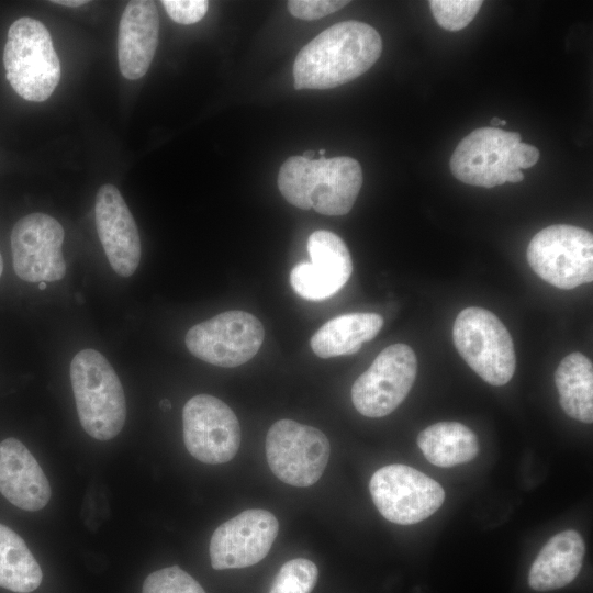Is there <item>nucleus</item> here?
<instances>
[{
    "label": "nucleus",
    "mask_w": 593,
    "mask_h": 593,
    "mask_svg": "<svg viewBox=\"0 0 593 593\" xmlns=\"http://www.w3.org/2000/svg\"><path fill=\"white\" fill-rule=\"evenodd\" d=\"M382 40L371 25L344 21L310 41L293 65L294 88L331 89L365 74L379 59Z\"/></svg>",
    "instance_id": "obj_1"
},
{
    "label": "nucleus",
    "mask_w": 593,
    "mask_h": 593,
    "mask_svg": "<svg viewBox=\"0 0 593 593\" xmlns=\"http://www.w3.org/2000/svg\"><path fill=\"white\" fill-rule=\"evenodd\" d=\"M362 171L348 156L307 160L291 156L280 167L278 187L282 197L302 210L324 215L347 214L360 191Z\"/></svg>",
    "instance_id": "obj_2"
},
{
    "label": "nucleus",
    "mask_w": 593,
    "mask_h": 593,
    "mask_svg": "<svg viewBox=\"0 0 593 593\" xmlns=\"http://www.w3.org/2000/svg\"><path fill=\"white\" fill-rule=\"evenodd\" d=\"M539 150L521 142L516 132L479 127L463 137L454 150L449 167L452 175L470 186L493 188L521 182V169L533 167Z\"/></svg>",
    "instance_id": "obj_3"
},
{
    "label": "nucleus",
    "mask_w": 593,
    "mask_h": 593,
    "mask_svg": "<svg viewBox=\"0 0 593 593\" xmlns=\"http://www.w3.org/2000/svg\"><path fill=\"white\" fill-rule=\"evenodd\" d=\"M70 381L79 422L94 439L119 435L126 419V401L121 381L96 349L78 351L70 362Z\"/></svg>",
    "instance_id": "obj_4"
},
{
    "label": "nucleus",
    "mask_w": 593,
    "mask_h": 593,
    "mask_svg": "<svg viewBox=\"0 0 593 593\" xmlns=\"http://www.w3.org/2000/svg\"><path fill=\"white\" fill-rule=\"evenodd\" d=\"M3 65L13 90L27 101H45L60 79V63L48 30L29 16L9 27Z\"/></svg>",
    "instance_id": "obj_5"
},
{
    "label": "nucleus",
    "mask_w": 593,
    "mask_h": 593,
    "mask_svg": "<svg viewBox=\"0 0 593 593\" xmlns=\"http://www.w3.org/2000/svg\"><path fill=\"white\" fill-rule=\"evenodd\" d=\"M452 339L462 359L485 382L499 387L512 379L516 369L514 344L495 314L466 307L456 317Z\"/></svg>",
    "instance_id": "obj_6"
},
{
    "label": "nucleus",
    "mask_w": 593,
    "mask_h": 593,
    "mask_svg": "<svg viewBox=\"0 0 593 593\" xmlns=\"http://www.w3.org/2000/svg\"><path fill=\"white\" fill-rule=\"evenodd\" d=\"M530 268L559 289L593 280V235L574 225H550L534 235L526 251Z\"/></svg>",
    "instance_id": "obj_7"
},
{
    "label": "nucleus",
    "mask_w": 593,
    "mask_h": 593,
    "mask_svg": "<svg viewBox=\"0 0 593 593\" xmlns=\"http://www.w3.org/2000/svg\"><path fill=\"white\" fill-rule=\"evenodd\" d=\"M331 446L320 429L292 419L271 425L266 437V457L270 470L282 482L306 488L322 477Z\"/></svg>",
    "instance_id": "obj_8"
},
{
    "label": "nucleus",
    "mask_w": 593,
    "mask_h": 593,
    "mask_svg": "<svg viewBox=\"0 0 593 593\" xmlns=\"http://www.w3.org/2000/svg\"><path fill=\"white\" fill-rule=\"evenodd\" d=\"M369 490L380 514L399 525L426 519L445 501V491L437 481L399 463L377 470L370 479Z\"/></svg>",
    "instance_id": "obj_9"
},
{
    "label": "nucleus",
    "mask_w": 593,
    "mask_h": 593,
    "mask_svg": "<svg viewBox=\"0 0 593 593\" xmlns=\"http://www.w3.org/2000/svg\"><path fill=\"white\" fill-rule=\"evenodd\" d=\"M264 337V326L256 316L245 311H227L192 326L184 343L197 358L233 368L250 360Z\"/></svg>",
    "instance_id": "obj_10"
},
{
    "label": "nucleus",
    "mask_w": 593,
    "mask_h": 593,
    "mask_svg": "<svg viewBox=\"0 0 593 593\" xmlns=\"http://www.w3.org/2000/svg\"><path fill=\"white\" fill-rule=\"evenodd\" d=\"M417 372L414 350L405 344L384 348L351 388L356 410L367 417L393 412L406 398Z\"/></svg>",
    "instance_id": "obj_11"
},
{
    "label": "nucleus",
    "mask_w": 593,
    "mask_h": 593,
    "mask_svg": "<svg viewBox=\"0 0 593 593\" xmlns=\"http://www.w3.org/2000/svg\"><path fill=\"white\" fill-rule=\"evenodd\" d=\"M182 428L187 450L204 463L232 460L240 445V426L235 413L213 395L198 394L187 401Z\"/></svg>",
    "instance_id": "obj_12"
},
{
    "label": "nucleus",
    "mask_w": 593,
    "mask_h": 593,
    "mask_svg": "<svg viewBox=\"0 0 593 593\" xmlns=\"http://www.w3.org/2000/svg\"><path fill=\"white\" fill-rule=\"evenodd\" d=\"M60 223L44 213L20 219L11 232L13 269L27 282L58 281L66 275Z\"/></svg>",
    "instance_id": "obj_13"
},
{
    "label": "nucleus",
    "mask_w": 593,
    "mask_h": 593,
    "mask_svg": "<svg viewBox=\"0 0 593 593\" xmlns=\"http://www.w3.org/2000/svg\"><path fill=\"white\" fill-rule=\"evenodd\" d=\"M278 530L279 523L271 512L243 511L214 530L209 547L212 568L239 569L258 563L270 551Z\"/></svg>",
    "instance_id": "obj_14"
},
{
    "label": "nucleus",
    "mask_w": 593,
    "mask_h": 593,
    "mask_svg": "<svg viewBox=\"0 0 593 593\" xmlns=\"http://www.w3.org/2000/svg\"><path fill=\"white\" fill-rule=\"evenodd\" d=\"M311 262L302 261L290 272L294 291L306 300H323L348 281L353 262L344 240L329 231H315L307 239Z\"/></svg>",
    "instance_id": "obj_15"
},
{
    "label": "nucleus",
    "mask_w": 593,
    "mask_h": 593,
    "mask_svg": "<svg viewBox=\"0 0 593 593\" xmlns=\"http://www.w3.org/2000/svg\"><path fill=\"white\" fill-rule=\"evenodd\" d=\"M94 219L112 269L121 277L132 276L141 260V239L135 220L115 186L105 183L98 190Z\"/></svg>",
    "instance_id": "obj_16"
},
{
    "label": "nucleus",
    "mask_w": 593,
    "mask_h": 593,
    "mask_svg": "<svg viewBox=\"0 0 593 593\" xmlns=\"http://www.w3.org/2000/svg\"><path fill=\"white\" fill-rule=\"evenodd\" d=\"M159 35V15L156 3L149 0L130 1L120 20L118 32V60L123 77L142 78L148 70Z\"/></svg>",
    "instance_id": "obj_17"
},
{
    "label": "nucleus",
    "mask_w": 593,
    "mask_h": 593,
    "mask_svg": "<svg viewBox=\"0 0 593 593\" xmlns=\"http://www.w3.org/2000/svg\"><path fill=\"white\" fill-rule=\"evenodd\" d=\"M0 492L24 511H38L51 499L48 480L34 456L15 438L0 443Z\"/></svg>",
    "instance_id": "obj_18"
},
{
    "label": "nucleus",
    "mask_w": 593,
    "mask_h": 593,
    "mask_svg": "<svg viewBox=\"0 0 593 593\" xmlns=\"http://www.w3.org/2000/svg\"><path fill=\"white\" fill-rule=\"evenodd\" d=\"M585 545L581 535L568 529L552 536L534 560L528 584L535 591H551L571 583L579 574Z\"/></svg>",
    "instance_id": "obj_19"
},
{
    "label": "nucleus",
    "mask_w": 593,
    "mask_h": 593,
    "mask_svg": "<svg viewBox=\"0 0 593 593\" xmlns=\"http://www.w3.org/2000/svg\"><path fill=\"white\" fill-rule=\"evenodd\" d=\"M383 318L376 313H350L326 322L311 338V348L321 358L357 353L362 343L376 337Z\"/></svg>",
    "instance_id": "obj_20"
},
{
    "label": "nucleus",
    "mask_w": 593,
    "mask_h": 593,
    "mask_svg": "<svg viewBox=\"0 0 593 593\" xmlns=\"http://www.w3.org/2000/svg\"><path fill=\"white\" fill-rule=\"evenodd\" d=\"M417 445L435 466L449 468L472 460L479 451L477 435L458 422H439L423 429Z\"/></svg>",
    "instance_id": "obj_21"
},
{
    "label": "nucleus",
    "mask_w": 593,
    "mask_h": 593,
    "mask_svg": "<svg viewBox=\"0 0 593 593\" xmlns=\"http://www.w3.org/2000/svg\"><path fill=\"white\" fill-rule=\"evenodd\" d=\"M562 410L570 417L591 424L593 422V366L581 353L566 356L555 372Z\"/></svg>",
    "instance_id": "obj_22"
},
{
    "label": "nucleus",
    "mask_w": 593,
    "mask_h": 593,
    "mask_svg": "<svg viewBox=\"0 0 593 593\" xmlns=\"http://www.w3.org/2000/svg\"><path fill=\"white\" fill-rule=\"evenodd\" d=\"M43 573L25 541L0 524V586L16 593H30L42 583Z\"/></svg>",
    "instance_id": "obj_23"
},
{
    "label": "nucleus",
    "mask_w": 593,
    "mask_h": 593,
    "mask_svg": "<svg viewBox=\"0 0 593 593\" xmlns=\"http://www.w3.org/2000/svg\"><path fill=\"white\" fill-rule=\"evenodd\" d=\"M316 564L305 558L287 561L276 574L269 593H311L316 585Z\"/></svg>",
    "instance_id": "obj_24"
},
{
    "label": "nucleus",
    "mask_w": 593,
    "mask_h": 593,
    "mask_svg": "<svg viewBox=\"0 0 593 593\" xmlns=\"http://www.w3.org/2000/svg\"><path fill=\"white\" fill-rule=\"evenodd\" d=\"M482 3L481 0H432L429 7L439 26L459 31L474 19Z\"/></svg>",
    "instance_id": "obj_25"
},
{
    "label": "nucleus",
    "mask_w": 593,
    "mask_h": 593,
    "mask_svg": "<svg viewBox=\"0 0 593 593\" xmlns=\"http://www.w3.org/2000/svg\"><path fill=\"white\" fill-rule=\"evenodd\" d=\"M142 593H205L189 573L178 566L150 573L143 583Z\"/></svg>",
    "instance_id": "obj_26"
},
{
    "label": "nucleus",
    "mask_w": 593,
    "mask_h": 593,
    "mask_svg": "<svg viewBox=\"0 0 593 593\" xmlns=\"http://www.w3.org/2000/svg\"><path fill=\"white\" fill-rule=\"evenodd\" d=\"M348 3L349 1L342 0H290L288 10L294 18L313 21L334 13Z\"/></svg>",
    "instance_id": "obj_27"
},
{
    "label": "nucleus",
    "mask_w": 593,
    "mask_h": 593,
    "mask_svg": "<svg viewBox=\"0 0 593 593\" xmlns=\"http://www.w3.org/2000/svg\"><path fill=\"white\" fill-rule=\"evenodd\" d=\"M167 14L179 24H193L199 22L206 13V0H163Z\"/></svg>",
    "instance_id": "obj_28"
},
{
    "label": "nucleus",
    "mask_w": 593,
    "mask_h": 593,
    "mask_svg": "<svg viewBox=\"0 0 593 593\" xmlns=\"http://www.w3.org/2000/svg\"><path fill=\"white\" fill-rule=\"evenodd\" d=\"M52 2L56 4L65 5V7H70V8L81 7L88 3V1L86 0H55Z\"/></svg>",
    "instance_id": "obj_29"
},
{
    "label": "nucleus",
    "mask_w": 593,
    "mask_h": 593,
    "mask_svg": "<svg viewBox=\"0 0 593 593\" xmlns=\"http://www.w3.org/2000/svg\"><path fill=\"white\" fill-rule=\"evenodd\" d=\"M491 126L494 127V128H499V126H503L506 124V121L505 120H502V119H499V118H492L491 121Z\"/></svg>",
    "instance_id": "obj_30"
},
{
    "label": "nucleus",
    "mask_w": 593,
    "mask_h": 593,
    "mask_svg": "<svg viewBox=\"0 0 593 593\" xmlns=\"http://www.w3.org/2000/svg\"><path fill=\"white\" fill-rule=\"evenodd\" d=\"M316 154L314 150H307V152H304L303 153V157L307 160H313V159H316Z\"/></svg>",
    "instance_id": "obj_31"
},
{
    "label": "nucleus",
    "mask_w": 593,
    "mask_h": 593,
    "mask_svg": "<svg viewBox=\"0 0 593 593\" xmlns=\"http://www.w3.org/2000/svg\"><path fill=\"white\" fill-rule=\"evenodd\" d=\"M160 406H161L163 409H170V407H171V404H170V402H169L167 399H165V400H163V401L160 402Z\"/></svg>",
    "instance_id": "obj_32"
},
{
    "label": "nucleus",
    "mask_w": 593,
    "mask_h": 593,
    "mask_svg": "<svg viewBox=\"0 0 593 593\" xmlns=\"http://www.w3.org/2000/svg\"><path fill=\"white\" fill-rule=\"evenodd\" d=\"M2 271H3V261H2V256L0 254V277L2 275Z\"/></svg>",
    "instance_id": "obj_33"
},
{
    "label": "nucleus",
    "mask_w": 593,
    "mask_h": 593,
    "mask_svg": "<svg viewBox=\"0 0 593 593\" xmlns=\"http://www.w3.org/2000/svg\"><path fill=\"white\" fill-rule=\"evenodd\" d=\"M38 288H40V290H45V288H46V282H44V281L40 282Z\"/></svg>",
    "instance_id": "obj_34"
},
{
    "label": "nucleus",
    "mask_w": 593,
    "mask_h": 593,
    "mask_svg": "<svg viewBox=\"0 0 593 593\" xmlns=\"http://www.w3.org/2000/svg\"><path fill=\"white\" fill-rule=\"evenodd\" d=\"M325 153L326 150L324 148H321L317 154L320 155V157H324Z\"/></svg>",
    "instance_id": "obj_35"
}]
</instances>
